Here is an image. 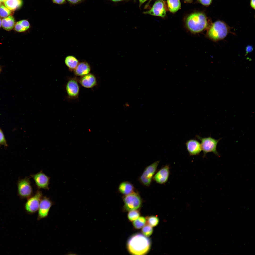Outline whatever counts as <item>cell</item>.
Wrapping results in <instances>:
<instances>
[{
	"mask_svg": "<svg viewBox=\"0 0 255 255\" xmlns=\"http://www.w3.org/2000/svg\"><path fill=\"white\" fill-rule=\"evenodd\" d=\"M15 23L14 17L10 15L2 19L1 26L4 30L10 31L14 28Z\"/></svg>",
	"mask_w": 255,
	"mask_h": 255,
	"instance_id": "18",
	"label": "cell"
},
{
	"mask_svg": "<svg viewBox=\"0 0 255 255\" xmlns=\"http://www.w3.org/2000/svg\"><path fill=\"white\" fill-rule=\"evenodd\" d=\"M186 146L191 156L198 155L202 150L200 144L196 140L191 139L188 140L186 143Z\"/></svg>",
	"mask_w": 255,
	"mask_h": 255,
	"instance_id": "13",
	"label": "cell"
},
{
	"mask_svg": "<svg viewBox=\"0 0 255 255\" xmlns=\"http://www.w3.org/2000/svg\"><path fill=\"white\" fill-rule=\"evenodd\" d=\"M17 185L18 194L21 198H28L32 196L33 191L29 177L19 179Z\"/></svg>",
	"mask_w": 255,
	"mask_h": 255,
	"instance_id": "7",
	"label": "cell"
},
{
	"mask_svg": "<svg viewBox=\"0 0 255 255\" xmlns=\"http://www.w3.org/2000/svg\"><path fill=\"white\" fill-rule=\"evenodd\" d=\"M43 197L42 192L38 190L35 194L28 198L25 208L27 212L30 214L35 213L38 210L40 203Z\"/></svg>",
	"mask_w": 255,
	"mask_h": 255,
	"instance_id": "8",
	"label": "cell"
},
{
	"mask_svg": "<svg viewBox=\"0 0 255 255\" xmlns=\"http://www.w3.org/2000/svg\"><path fill=\"white\" fill-rule=\"evenodd\" d=\"M30 25L28 21L23 20L16 22L14 28V30L19 32H25L30 28Z\"/></svg>",
	"mask_w": 255,
	"mask_h": 255,
	"instance_id": "19",
	"label": "cell"
},
{
	"mask_svg": "<svg viewBox=\"0 0 255 255\" xmlns=\"http://www.w3.org/2000/svg\"><path fill=\"white\" fill-rule=\"evenodd\" d=\"M66 90L68 95L70 97H77L79 93V88L76 79H72L68 81L66 85Z\"/></svg>",
	"mask_w": 255,
	"mask_h": 255,
	"instance_id": "14",
	"label": "cell"
},
{
	"mask_svg": "<svg viewBox=\"0 0 255 255\" xmlns=\"http://www.w3.org/2000/svg\"><path fill=\"white\" fill-rule=\"evenodd\" d=\"M140 216L139 211L136 210L129 211L128 214V217L131 221H133L138 218Z\"/></svg>",
	"mask_w": 255,
	"mask_h": 255,
	"instance_id": "25",
	"label": "cell"
},
{
	"mask_svg": "<svg viewBox=\"0 0 255 255\" xmlns=\"http://www.w3.org/2000/svg\"><path fill=\"white\" fill-rule=\"evenodd\" d=\"M147 0H139V7H140Z\"/></svg>",
	"mask_w": 255,
	"mask_h": 255,
	"instance_id": "33",
	"label": "cell"
},
{
	"mask_svg": "<svg viewBox=\"0 0 255 255\" xmlns=\"http://www.w3.org/2000/svg\"><path fill=\"white\" fill-rule=\"evenodd\" d=\"M54 3L57 4H62L63 3L65 0H52Z\"/></svg>",
	"mask_w": 255,
	"mask_h": 255,
	"instance_id": "30",
	"label": "cell"
},
{
	"mask_svg": "<svg viewBox=\"0 0 255 255\" xmlns=\"http://www.w3.org/2000/svg\"><path fill=\"white\" fill-rule=\"evenodd\" d=\"M159 162V161H156L144 169L139 178V181L143 185L147 187L150 186Z\"/></svg>",
	"mask_w": 255,
	"mask_h": 255,
	"instance_id": "6",
	"label": "cell"
},
{
	"mask_svg": "<svg viewBox=\"0 0 255 255\" xmlns=\"http://www.w3.org/2000/svg\"><path fill=\"white\" fill-rule=\"evenodd\" d=\"M153 231L152 227L149 225H144L142 230V233L146 237L150 236L153 233Z\"/></svg>",
	"mask_w": 255,
	"mask_h": 255,
	"instance_id": "26",
	"label": "cell"
},
{
	"mask_svg": "<svg viewBox=\"0 0 255 255\" xmlns=\"http://www.w3.org/2000/svg\"><path fill=\"white\" fill-rule=\"evenodd\" d=\"M152 0H149V1H148V3H147V4H146V5H145V8H147V7H148V6H149V4H150V2H151V1H152Z\"/></svg>",
	"mask_w": 255,
	"mask_h": 255,
	"instance_id": "34",
	"label": "cell"
},
{
	"mask_svg": "<svg viewBox=\"0 0 255 255\" xmlns=\"http://www.w3.org/2000/svg\"><path fill=\"white\" fill-rule=\"evenodd\" d=\"M4 2L5 6L12 11L19 8L23 4L22 0H6Z\"/></svg>",
	"mask_w": 255,
	"mask_h": 255,
	"instance_id": "20",
	"label": "cell"
},
{
	"mask_svg": "<svg viewBox=\"0 0 255 255\" xmlns=\"http://www.w3.org/2000/svg\"><path fill=\"white\" fill-rule=\"evenodd\" d=\"M12 12L6 7L3 5L0 6V16L2 17H6L10 15Z\"/></svg>",
	"mask_w": 255,
	"mask_h": 255,
	"instance_id": "24",
	"label": "cell"
},
{
	"mask_svg": "<svg viewBox=\"0 0 255 255\" xmlns=\"http://www.w3.org/2000/svg\"><path fill=\"white\" fill-rule=\"evenodd\" d=\"M166 10L165 1L163 0H157L149 10L143 13L145 14L164 17L166 15Z\"/></svg>",
	"mask_w": 255,
	"mask_h": 255,
	"instance_id": "9",
	"label": "cell"
},
{
	"mask_svg": "<svg viewBox=\"0 0 255 255\" xmlns=\"http://www.w3.org/2000/svg\"><path fill=\"white\" fill-rule=\"evenodd\" d=\"M124 208L127 211L136 210L141 206L142 199L137 192L134 191L123 197Z\"/></svg>",
	"mask_w": 255,
	"mask_h": 255,
	"instance_id": "4",
	"label": "cell"
},
{
	"mask_svg": "<svg viewBox=\"0 0 255 255\" xmlns=\"http://www.w3.org/2000/svg\"><path fill=\"white\" fill-rule=\"evenodd\" d=\"M250 5L251 7L254 9H255V0H251Z\"/></svg>",
	"mask_w": 255,
	"mask_h": 255,
	"instance_id": "31",
	"label": "cell"
},
{
	"mask_svg": "<svg viewBox=\"0 0 255 255\" xmlns=\"http://www.w3.org/2000/svg\"><path fill=\"white\" fill-rule=\"evenodd\" d=\"M90 70L89 64L87 62H82L79 63L74 72L76 76H82L89 73Z\"/></svg>",
	"mask_w": 255,
	"mask_h": 255,
	"instance_id": "16",
	"label": "cell"
},
{
	"mask_svg": "<svg viewBox=\"0 0 255 255\" xmlns=\"http://www.w3.org/2000/svg\"><path fill=\"white\" fill-rule=\"evenodd\" d=\"M186 23L189 30L194 33L202 32L206 28L208 25L206 16L200 12L195 13L189 15L186 19Z\"/></svg>",
	"mask_w": 255,
	"mask_h": 255,
	"instance_id": "2",
	"label": "cell"
},
{
	"mask_svg": "<svg viewBox=\"0 0 255 255\" xmlns=\"http://www.w3.org/2000/svg\"><path fill=\"white\" fill-rule=\"evenodd\" d=\"M229 31V29L223 22L218 21L213 23L208 29L207 35L212 40L217 41L226 37Z\"/></svg>",
	"mask_w": 255,
	"mask_h": 255,
	"instance_id": "3",
	"label": "cell"
},
{
	"mask_svg": "<svg viewBox=\"0 0 255 255\" xmlns=\"http://www.w3.org/2000/svg\"><path fill=\"white\" fill-rule=\"evenodd\" d=\"M196 136L201 141L200 144L203 153V157L205 156L207 153L211 152L220 157L217 150V144L220 139L216 140L210 136L205 138H202L199 136Z\"/></svg>",
	"mask_w": 255,
	"mask_h": 255,
	"instance_id": "5",
	"label": "cell"
},
{
	"mask_svg": "<svg viewBox=\"0 0 255 255\" xmlns=\"http://www.w3.org/2000/svg\"><path fill=\"white\" fill-rule=\"evenodd\" d=\"M1 23H2V20H1V18H0V27H1Z\"/></svg>",
	"mask_w": 255,
	"mask_h": 255,
	"instance_id": "37",
	"label": "cell"
},
{
	"mask_svg": "<svg viewBox=\"0 0 255 255\" xmlns=\"http://www.w3.org/2000/svg\"><path fill=\"white\" fill-rule=\"evenodd\" d=\"M79 82L83 86L87 88L93 87L96 85L97 83L95 76L93 74L89 73L81 76Z\"/></svg>",
	"mask_w": 255,
	"mask_h": 255,
	"instance_id": "15",
	"label": "cell"
},
{
	"mask_svg": "<svg viewBox=\"0 0 255 255\" xmlns=\"http://www.w3.org/2000/svg\"><path fill=\"white\" fill-rule=\"evenodd\" d=\"M53 203L50 198L46 196L42 197L40 201L38 209V219L47 217Z\"/></svg>",
	"mask_w": 255,
	"mask_h": 255,
	"instance_id": "11",
	"label": "cell"
},
{
	"mask_svg": "<svg viewBox=\"0 0 255 255\" xmlns=\"http://www.w3.org/2000/svg\"><path fill=\"white\" fill-rule=\"evenodd\" d=\"M30 176L34 180L38 189L49 190V185L50 178L44 173L42 170L36 174H31Z\"/></svg>",
	"mask_w": 255,
	"mask_h": 255,
	"instance_id": "10",
	"label": "cell"
},
{
	"mask_svg": "<svg viewBox=\"0 0 255 255\" xmlns=\"http://www.w3.org/2000/svg\"><path fill=\"white\" fill-rule=\"evenodd\" d=\"M66 65L70 70H74L79 63L78 60L75 56L70 55L66 56L64 60Z\"/></svg>",
	"mask_w": 255,
	"mask_h": 255,
	"instance_id": "21",
	"label": "cell"
},
{
	"mask_svg": "<svg viewBox=\"0 0 255 255\" xmlns=\"http://www.w3.org/2000/svg\"><path fill=\"white\" fill-rule=\"evenodd\" d=\"M6 0H0V2H4V1H5Z\"/></svg>",
	"mask_w": 255,
	"mask_h": 255,
	"instance_id": "38",
	"label": "cell"
},
{
	"mask_svg": "<svg viewBox=\"0 0 255 255\" xmlns=\"http://www.w3.org/2000/svg\"><path fill=\"white\" fill-rule=\"evenodd\" d=\"M1 71V66H0V73Z\"/></svg>",
	"mask_w": 255,
	"mask_h": 255,
	"instance_id": "39",
	"label": "cell"
},
{
	"mask_svg": "<svg viewBox=\"0 0 255 255\" xmlns=\"http://www.w3.org/2000/svg\"><path fill=\"white\" fill-rule=\"evenodd\" d=\"M170 172L169 165H166L160 169L154 174L153 179L155 181L158 183L164 184L168 181Z\"/></svg>",
	"mask_w": 255,
	"mask_h": 255,
	"instance_id": "12",
	"label": "cell"
},
{
	"mask_svg": "<svg viewBox=\"0 0 255 255\" xmlns=\"http://www.w3.org/2000/svg\"><path fill=\"white\" fill-rule=\"evenodd\" d=\"M0 145H4L6 146L7 145L3 133L0 129Z\"/></svg>",
	"mask_w": 255,
	"mask_h": 255,
	"instance_id": "28",
	"label": "cell"
},
{
	"mask_svg": "<svg viewBox=\"0 0 255 255\" xmlns=\"http://www.w3.org/2000/svg\"><path fill=\"white\" fill-rule=\"evenodd\" d=\"M135 0H134L135 1Z\"/></svg>",
	"mask_w": 255,
	"mask_h": 255,
	"instance_id": "42",
	"label": "cell"
},
{
	"mask_svg": "<svg viewBox=\"0 0 255 255\" xmlns=\"http://www.w3.org/2000/svg\"><path fill=\"white\" fill-rule=\"evenodd\" d=\"M146 219L143 217H139L134 221L133 223V225L136 229H139L143 227L145 225Z\"/></svg>",
	"mask_w": 255,
	"mask_h": 255,
	"instance_id": "23",
	"label": "cell"
},
{
	"mask_svg": "<svg viewBox=\"0 0 255 255\" xmlns=\"http://www.w3.org/2000/svg\"><path fill=\"white\" fill-rule=\"evenodd\" d=\"M1 5V2H0V5Z\"/></svg>",
	"mask_w": 255,
	"mask_h": 255,
	"instance_id": "40",
	"label": "cell"
},
{
	"mask_svg": "<svg viewBox=\"0 0 255 255\" xmlns=\"http://www.w3.org/2000/svg\"><path fill=\"white\" fill-rule=\"evenodd\" d=\"M111 0L112 1H114V2H117L120 1H123V0Z\"/></svg>",
	"mask_w": 255,
	"mask_h": 255,
	"instance_id": "35",
	"label": "cell"
},
{
	"mask_svg": "<svg viewBox=\"0 0 255 255\" xmlns=\"http://www.w3.org/2000/svg\"><path fill=\"white\" fill-rule=\"evenodd\" d=\"M168 9L172 13L177 11L181 8V4L179 0H167Z\"/></svg>",
	"mask_w": 255,
	"mask_h": 255,
	"instance_id": "22",
	"label": "cell"
},
{
	"mask_svg": "<svg viewBox=\"0 0 255 255\" xmlns=\"http://www.w3.org/2000/svg\"><path fill=\"white\" fill-rule=\"evenodd\" d=\"M199 1L202 4L206 6L210 5L212 1V0H199Z\"/></svg>",
	"mask_w": 255,
	"mask_h": 255,
	"instance_id": "29",
	"label": "cell"
},
{
	"mask_svg": "<svg viewBox=\"0 0 255 255\" xmlns=\"http://www.w3.org/2000/svg\"><path fill=\"white\" fill-rule=\"evenodd\" d=\"M70 2L73 3H76L80 1L81 0H68Z\"/></svg>",
	"mask_w": 255,
	"mask_h": 255,
	"instance_id": "32",
	"label": "cell"
},
{
	"mask_svg": "<svg viewBox=\"0 0 255 255\" xmlns=\"http://www.w3.org/2000/svg\"><path fill=\"white\" fill-rule=\"evenodd\" d=\"M185 0V1H186L187 2H192V0Z\"/></svg>",
	"mask_w": 255,
	"mask_h": 255,
	"instance_id": "36",
	"label": "cell"
},
{
	"mask_svg": "<svg viewBox=\"0 0 255 255\" xmlns=\"http://www.w3.org/2000/svg\"><path fill=\"white\" fill-rule=\"evenodd\" d=\"M248 49H249V47H248ZM251 50V49H250L249 50ZM249 50V49H248L247 50Z\"/></svg>",
	"mask_w": 255,
	"mask_h": 255,
	"instance_id": "41",
	"label": "cell"
},
{
	"mask_svg": "<svg viewBox=\"0 0 255 255\" xmlns=\"http://www.w3.org/2000/svg\"><path fill=\"white\" fill-rule=\"evenodd\" d=\"M147 221L149 225L152 227H154L157 226L158 224L159 220L157 217L152 216L148 217Z\"/></svg>",
	"mask_w": 255,
	"mask_h": 255,
	"instance_id": "27",
	"label": "cell"
},
{
	"mask_svg": "<svg viewBox=\"0 0 255 255\" xmlns=\"http://www.w3.org/2000/svg\"><path fill=\"white\" fill-rule=\"evenodd\" d=\"M118 190L119 192L124 195L134 192V187L133 184L128 181H124L119 185Z\"/></svg>",
	"mask_w": 255,
	"mask_h": 255,
	"instance_id": "17",
	"label": "cell"
},
{
	"mask_svg": "<svg viewBox=\"0 0 255 255\" xmlns=\"http://www.w3.org/2000/svg\"><path fill=\"white\" fill-rule=\"evenodd\" d=\"M150 244V240L147 237L138 234L133 235L129 239L127 247L129 252L132 254L142 255L148 252Z\"/></svg>",
	"mask_w": 255,
	"mask_h": 255,
	"instance_id": "1",
	"label": "cell"
}]
</instances>
